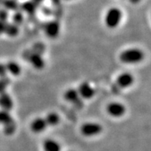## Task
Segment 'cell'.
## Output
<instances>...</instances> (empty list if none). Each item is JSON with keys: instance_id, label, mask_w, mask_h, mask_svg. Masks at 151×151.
I'll return each instance as SVG.
<instances>
[{"instance_id": "obj_12", "label": "cell", "mask_w": 151, "mask_h": 151, "mask_svg": "<svg viewBox=\"0 0 151 151\" xmlns=\"http://www.w3.org/2000/svg\"><path fill=\"white\" fill-rule=\"evenodd\" d=\"M64 98L68 102L76 104L80 101V97L79 95L77 90H76L74 88H69V89L66 91L65 93H64Z\"/></svg>"}, {"instance_id": "obj_6", "label": "cell", "mask_w": 151, "mask_h": 151, "mask_svg": "<svg viewBox=\"0 0 151 151\" xmlns=\"http://www.w3.org/2000/svg\"><path fill=\"white\" fill-rule=\"evenodd\" d=\"M43 30L49 38H55L59 35L60 26L59 22L56 21H50L45 23L43 25Z\"/></svg>"}, {"instance_id": "obj_4", "label": "cell", "mask_w": 151, "mask_h": 151, "mask_svg": "<svg viewBox=\"0 0 151 151\" xmlns=\"http://www.w3.org/2000/svg\"><path fill=\"white\" fill-rule=\"evenodd\" d=\"M19 29L18 25L14 23H9L0 20V35L6 34L10 37H15L19 34Z\"/></svg>"}, {"instance_id": "obj_20", "label": "cell", "mask_w": 151, "mask_h": 151, "mask_svg": "<svg viewBox=\"0 0 151 151\" xmlns=\"http://www.w3.org/2000/svg\"><path fill=\"white\" fill-rule=\"evenodd\" d=\"M5 7L7 9L16 10L19 8V4L16 0H6L5 1Z\"/></svg>"}, {"instance_id": "obj_25", "label": "cell", "mask_w": 151, "mask_h": 151, "mask_svg": "<svg viewBox=\"0 0 151 151\" xmlns=\"http://www.w3.org/2000/svg\"><path fill=\"white\" fill-rule=\"evenodd\" d=\"M33 1H34V2H37V3H40V2H42L43 0H33Z\"/></svg>"}, {"instance_id": "obj_1", "label": "cell", "mask_w": 151, "mask_h": 151, "mask_svg": "<svg viewBox=\"0 0 151 151\" xmlns=\"http://www.w3.org/2000/svg\"><path fill=\"white\" fill-rule=\"evenodd\" d=\"M144 54L139 48H129L120 55V59L124 64H137L144 59Z\"/></svg>"}, {"instance_id": "obj_18", "label": "cell", "mask_w": 151, "mask_h": 151, "mask_svg": "<svg viewBox=\"0 0 151 151\" xmlns=\"http://www.w3.org/2000/svg\"><path fill=\"white\" fill-rule=\"evenodd\" d=\"M10 84V79L9 77L3 76L0 77V94L6 92V88Z\"/></svg>"}, {"instance_id": "obj_13", "label": "cell", "mask_w": 151, "mask_h": 151, "mask_svg": "<svg viewBox=\"0 0 151 151\" xmlns=\"http://www.w3.org/2000/svg\"><path fill=\"white\" fill-rule=\"evenodd\" d=\"M42 148L44 151H61V146L58 143L52 139H47L43 142Z\"/></svg>"}, {"instance_id": "obj_11", "label": "cell", "mask_w": 151, "mask_h": 151, "mask_svg": "<svg viewBox=\"0 0 151 151\" xmlns=\"http://www.w3.org/2000/svg\"><path fill=\"white\" fill-rule=\"evenodd\" d=\"M29 61L33 67L37 70H41L45 67V61L41 54L33 52L29 55Z\"/></svg>"}, {"instance_id": "obj_16", "label": "cell", "mask_w": 151, "mask_h": 151, "mask_svg": "<svg viewBox=\"0 0 151 151\" xmlns=\"http://www.w3.org/2000/svg\"><path fill=\"white\" fill-rule=\"evenodd\" d=\"M6 67L7 71H9L13 76H18V75H20V73L22 71V69L19 64L15 62V61L8 62L6 65Z\"/></svg>"}, {"instance_id": "obj_19", "label": "cell", "mask_w": 151, "mask_h": 151, "mask_svg": "<svg viewBox=\"0 0 151 151\" xmlns=\"http://www.w3.org/2000/svg\"><path fill=\"white\" fill-rule=\"evenodd\" d=\"M15 130H16V124L15 121L7 125H5L3 128L4 133L6 135H12L15 133Z\"/></svg>"}, {"instance_id": "obj_7", "label": "cell", "mask_w": 151, "mask_h": 151, "mask_svg": "<svg viewBox=\"0 0 151 151\" xmlns=\"http://www.w3.org/2000/svg\"><path fill=\"white\" fill-rule=\"evenodd\" d=\"M80 97L83 99H90L95 94V91L88 82H82L81 83L80 85L79 86L78 90Z\"/></svg>"}, {"instance_id": "obj_14", "label": "cell", "mask_w": 151, "mask_h": 151, "mask_svg": "<svg viewBox=\"0 0 151 151\" xmlns=\"http://www.w3.org/2000/svg\"><path fill=\"white\" fill-rule=\"evenodd\" d=\"M39 3L34 2V1H27L23 3L20 6V8L23 11L26 12L29 14H34L38 8Z\"/></svg>"}, {"instance_id": "obj_9", "label": "cell", "mask_w": 151, "mask_h": 151, "mask_svg": "<svg viewBox=\"0 0 151 151\" xmlns=\"http://www.w3.org/2000/svg\"><path fill=\"white\" fill-rule=\"evenodd\" d=\"M13 100L7 92L6 91L0 94V107L2 110L10 111L13 108Z\"/></svg>"}, {"instance_id": "obj_21", "label": "cell", "mask_w": 151, "mask_h": 151, "mask_svg": "<svg viewBox=\"0 0 151 151\" xmlns=\"http://www.w3.org/2000/svg\"><path fill=\"white\" fill-rule=\"evenodd\" d=\"M23 19H24V17H23V13H22L21 12H19V11H16L15 13H14V15H12V20H13V22L14 24L16 25L21 24V23L23 22Z\"/></svg>"}, {"instance_id": "obj_10", "label": "cell", "mask_w": 151, "mask_h": 151, "mask_svg": "<svg viewBox=\"0 0 151 151\" xmlns=\"http://www.w3.org/2000/svg\"><path fill=\"white\" fill-rule=\"evenodd\" d=\"M47 127L48 126L46 124L45 119L42 118V117H37V118L34 119L30 124L31 130L36 134L42 133V131L46 130Z\"/></svg>"}, {"instance_id": "obj_17", "label": "cell", "mask_w": 151, "mask_h": 151, "mask_svg": "<svg viewBox=\"0 0 151 151\" xmlns=\"http://www.w3.org/2000/svg\"><path fill=\"white\" fill-rule=\"evenodd\" d=\"M14 120L11 114H9V111L1 110L0 111V124H2L3 126L7 125L9 124L14 122Z\"/></svg>"}, {"instance_id": "obj_23", "label": "cell", "mask_w": 151, "mask_h": 151, "mask_svg": "<svg viewBox=\"0 0 151 151\" xmlns=\"http://www.w3.org/2000/svg\"><path fill=\"white\" fill-rule=\"evenodd\" d=\"M6 72H7V70H6V65L0 64V77L6 76Z\"/></svg>"}, {"instance_id": "obj_24", "label": "cell", "mask_w": 151, "mask_h": 151, "mask_svg": "<svg viewBox=\"0 0 151 151\" xmlns=\"http://www.w3.org/2000/svg\"><path fill=\"white\" fill-rule=\"evenodd\" d=\"M131 3H133V4H136L138 2H140L141 0H129Z\"/></svg>"}, {"instance_id": "obj_2", "label": "cell", "mask_w": 151, "mask_h": 151, "mask_svg": "<svg viewBox=\"0 0 151 151\" xmlns=\"http://www.w3.org/2000/svg\"><path fill=\"white\" fill-rule=\"evenodd\" d=\"M123 13L120 9L117 7L110 8L105 15V24L109 29L117 28L121 22Z\"/></svg>"}, {"instance_id": "obj_22", "label": "cell", "mask_w": 151, "mask_h": 151, "mask_svg": "<svg viewBox=\"0 0 151 151\" xmlns=\"http://www.w3.org/2000/svg\"><path fill=\"white\" fill-rule=\"evenodd\" d=\"M9 19V12L5 9L0 10V20L3 22H7Z\"/></svg>"}, {"instance_id": "obj_8", "label": "cell", "mask_w": 151, "mask_h": 151, "mask_svg": "<svg viewBox=\"0 0 151 151\" xmlns=\"http://www.w3.org/2000/svg\"><path fill=\"white\" fill-rule=\"evenodd\" d=\"M134 78L131 74L128 72H124L117 77V83L118 86L121 88H129L133 84Z\"/></svg>"}, {"instance_id": "obj_3", "label": "cell", "mask_w": 151, "mask_h": 151, "mask_svg": "<svg viewBox=\"0 0 151 151\" xmlns=\"http://www.w3.org/2000/svg\"><path fill=\"white\" fill-rule=\"evenodd\" d=\"M102 130H103V127L100 124L93 122L86 123L81 126L80 128L81 134L83 136L88 137L96 136L102 132Z\"/></svg>"}, {"instance_id": "obj_26", "label": "cell", "mask_w": 151, "mask_h": 151, "mask_svg": "<svg viewBox=\"0 0 151 151\" xmlns=\"http://www.w3.org/2000/svg\"><path fill=\"white\" fill-rule=\"evenodd\" d=\"M60 0H53V2H59Z\"/></svg>"}, {"instance_id": "obj_15", "label": "cell", "mask_w": 151, "mask_h": 151, "mask_svg": "<svg viewBox=\"0 0 151 151\" xmlns=\"http://www.w3.org/2000/svg\"><path fill=\"white\" fill-rule=\"evenodd\" d=\"M45 121L47 126H56L60 121V117L55 112H50L45 117Z\"/></svg>"}, {"instance_id": "obj_5", "label": "cell", "mask_w": 151, "mask_h": 151, "mask_svg": "<svg viewBox=\"0 0 151 151\" xmlns=\"http://www.w3.org/2000/svg\"><path fill=\"white\" fill-rule=\"evenodd\" d=\"M107 113L113 117H120L126 112V107L121 103L112 102L107 107Z\"/></svg>"}]
</instances>
